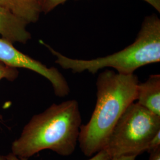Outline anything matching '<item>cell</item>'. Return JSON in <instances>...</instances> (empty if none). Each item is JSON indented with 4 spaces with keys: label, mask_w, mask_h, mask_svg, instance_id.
Returning <instances> with one entry per match:
<instances>
[{
    "label": "cell",
    "mask_w": 160,
    "mask_h": 160,
    "mask_svg": "<svg viewBox=\"0 0 160 160\" xmlns=\"http://www.w3.org/2000/svg\"><path fill=\"white\" fill-rule=\"evenodd\" d=\"M82 125L78 103L69 100L53 104L34 115L12 144V153L28 159L46 149L63 157L74 153Z\"/></svg>",
    "instance_id": "cell-1"
},
{
    "label": "cell",
    "mask_w": 160,
    "mask_h": 160,
    "mask_svg": "<svg viewBox=\"0 0 160 160\" xmlns=\"http://www.w3.org/2000/svg\"><path fill=\"white\" fill-rule=\"evenodd\" d=\"M139 81L136 75L106 69L98 75L96 103L90 119L80 128L81 152L92 157L104 148L121 116L136 101Z\"/></svg>",
    "instance_id": "cell-2"
},
{
    "label": "cell",
    "mask_w": 160,
    "mask_h": 160,
    "mask_svg": "<svg viewBox=\"0 0 160 160\" xmlns=\"http://www.w3.org/2000/svg\"><path fill=\"white\" fill-rule=\"evenodd\" d=\"M39 42L56 57V63L74 73L88 71L94 74L101 69L110 68L119 74H133L137 69L160 61V19L155 13L146 16L135 42L113 54L92 59L70 58L44 41Z\"/></svg>",
    "instance_id": "cell-3"
},
{
    "label": "cell",
    "mask_w": 160,
    "mask_h": 160,
    "mask_svg": "<svg viewBox=\"0 0 160 160\" xmlns=\"http://www.w3.org/2000/svg\"><path fill=\"white\" fill-rule=\"evenodd\" d=\"M160 131V116L137 102L131 104L114 127L104 149L112 157L141 154Z\"/></svg>",
    "instance_id": "cell-4"
},
{
    "label": "cell",
    "mask_w": 160,
    "mask_h": 160,
    "mask_svg": "<svg viewBox=\"0 0 160 160\" xmlns=\"http://www.w3.org/2000/svg\"><path fill=\"white\" fill-rule=\"evenodd\" d=\"M13 43L0 38V62L14 68H24L40 74L48 80L55 94L59 97L67 96L70 88L63 75L55 67H48L45 64L22 53Z\"/></svg>",
    "instance_id": "cell-5"
},
{
    "label": "cell",
    "mask_w": 160,
    "mask_h": 160,
    "mask_svg": "<svg viewBox=\"0 0 160 160\" xmlns=\"http://www.w3.org/2000/svg\"><path fill=\"white\" fill-rule=\"evenodd\" d=\"M28 24L14 12L0 6V35L1 38L12 43H26L32 38L27 29Z\"/></svg>",
    "instance_id": "cell-6"
},
{
    "label": "cell",
    "mask_w": 160,
    "mask_h": 160,
    "mask_svg": "<svg viewBox=\"0 0 160 160\" xmlns=\"http://www.w3.org/2000/svg\"><path fill=\"white\" fill-rule=\"evenodd\" d=\"M137 102L160 116V75H151L145 82L138 83Z\"/></svg>",
    "instance_id": "cell-7"
},
{
    "label": "cell",
    "mask_w": 160,
    "mask_h": 160,
    "mask_svg": "<svg viewBox=\"0 0 160 160\" xmlns=\"http://www.w3.org/2000/svg\"><path fill=\"white\" fill-rule=\"evenodd\" d=\"M13 10L28 24L37 22L42 13L40 0H12Z\"/></svg>",
    "instance_id": "cell-8"
},
{
    "label": "cell",
    "mask_w": 160,
    "mask_h": 160,
    "mask_svg": "<svg viewBox=\"0 0 160 160\" xmlns=\"http://www.w3.org/2000/svg\"><path fill=\"white\" fill-rule=\"evenodd\" d=\"M18 75V72L16 68L7 66L5 64L0 62V81L2 79L13 81L17 78Z\"/></svg>",
    "instance_id": "cell-9"
},
{
    "label": "cell",
    "mask_w": 160,
    "mask_h": 160,
    "mask_svg": "<svg viewBox=\"0 0 160 160\" xmlns=\"http://www.w3.org/2000/svg\"><path fill=\"white\" fill-rule=\"evenodd\" d=\"M68 0H40L42 12L48 14L57 7L63 4Z\"/></svg>",
    "instance_id": "cell-10"
},
{
    "label": "cell",
    "mask_w": 160,
    "mask_h": 160,
    "mask_svg": "<svg viewBox=\"0 0 160 160\" xmlns=\"http://www.w3.org/2000/svg\"><path fill=\"white\" fill-rule=\"evenodd\" d=\"M6 157L7 160H28L27 159L20 158L15 155L12 154V152L6 155ZM91 157L92 158L88 160H109L112 157L109 155L106 150L103 149Z\"/></svg>",
    "instance_id": "cell-11"
},
{
    "label": "cell",
    "mask_w": 160,
    "mask_h": 160,
    "mask_svg": "<svg viewBox=\"0 0 160 160\" xmlns=\"http://www.w3.org/2000/svg\"><path fill=\"white\" fill-rule=\"evenodd\" d=\"M159 148H160V131L158 132L151 140L146 151L149 154Z\"/></svg>",
    "instance_id": "cell-12"
},
{
    "label": "cell",
    "mask_w": 160,
    "mask_h": 160,
    "mask_svg": "<svg viewBox=\"0 0 160 160\" xmlns=\"http://www.w3.org/2000/svg\"><path fill=\"white\" fill-rule=\"evenodd\" d=\"M135 155H120L111 157L109 160H135Z\"/></svg>",
    "instance_id": "cell-13"
},
{
    "label": "cell",
    "mask_w": 160,
    "mask_h": 160,
    "mask_svg": "<svg viewBox=\"0 0 160 160\" xmlns=\"http://www.w3.org/2000/svg\"><path fill=\"white\" fill-rule=\"evenodd\" d=\"M150 4L158 12H160V0H143Z\"/></svg>",
    "instance_id": "cell-14"
},
{
    "label": "cell",
    "mask_w": 160,
    "mask_h": 160,
    "mask_svg": "<svg viewBox=\"0 0 160 160\" xmlns=\"http://www.w3.org/2000/svg\"><path fill=\"white\" fill-rule=\"evenodd\" d=\"M148 160H160V148L149 153Z\"/></svg>",
    "instance_id": "cell-15"
},
{
    "label": "cell",
    "mask_w": 160,
    "mask_h": 160,
    "mask_svg": "<svg viewBox=\"0 0 160 160\" xmlns=\"http://www.w3.org/2000/svg\"><path fill=\"white\" fill-rule=\"evenodd\" d=\"M0 6L7 7L13 10V4L12 0H0Z\"/></svg>",
    "instance_id": "cell-16"
},
{
    "label": "cell",
    "mask_w": 160,
    "mask_h": 160,
    "mask_svg": "<svg viewBox=\"0 0 160 160\" xmlns=\"http://www.w3.org/2000/svg\"><path fill=\"white\" fill-rule=\"evenodd\" d=\"M0 160H7L6 155H0Z\"/></svg>",
    "instance_id": "cell-17"
}]
</instances>
